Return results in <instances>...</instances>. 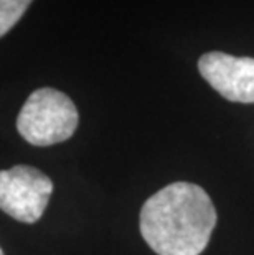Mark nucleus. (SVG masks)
Returning a JSON list of instances; mask_svg holds the SVG:
<instances>
[{"label": "nucleus", "mask_w": 254, "mask_h": 255, "mask_svg": "<svg viewBox=\"0 0 254 255\" xmlns=\"http://www.w3.org/2000/svg\"><path fill=\"white\" fill-rule=\"evenodd\" d=\"M216 226V211L203 188L177 181L140 209V234L159 255H200Z\"/></svg>", "instance_id": "nucleus-1"}, {"label": "nucleus", "mask_w": 254, "mask_h": 255, "mask_svg": "<svg viewBox=\"0 0 254 255\" xmlns=\"http://www.w3.org/2000/svg\"><path fill=\"white\" fill-rule=\"evenodd\" d=\"M79 116L74 102L61 91L41 88L31 92L17 117V130L26 142L48 146L74 133Z\"/></svg>", "instance_id": "nucleus-2"}, {"label": "nucleus", "mask_w": 254, "mask_h": 255, "mask_svg": "<svg viewBox=\"0 0 254 255\" xmlns=\"http://www.w3.org/2000/svg\"><path fill=\"white\" fill-rule=\"evenodd\" d=\"M53 193V181L33 166L0 171V209L20 222L38 221Z\"/></svg>", "instance_id": "nucleus-3"}, {"label": "nucleus", "mask_w": 254, "mask_h": 255, "mask_svg": "<svg viewBox=\"0 0 254 255\" xmlns=\"http://www.w3.org/2000/svg\"><path fill=\"white\" fill-rule=\"evenodd\" d=\"M198 71L225 99L254 102V58H236L212 51L198 59Z\"/></svg>", "instance_id": "nucleus-4"}, {"label": "nucleus", "mask_w": 254, "mask_h": 255, "mask_svg": "<svg viewBox=\"0 0 254 255\" xmlns=\"http://www.w3.org/2000/svg\"><path fill=\"white\" fill-rule=\"evenodd\" d=\"M31 0H0V38L17 25Z\"/></svg>", "instance_id": "nucleus-5"}, {"label": "nucleus", "mask_w": 254, "mask_h": 255, "mask_svg": "<svg viewBox=\"0 0 254 255\" xmlns=\"http://www.w3.org/2000/svg\"><path fill=\"white\" fill-rule=\"evenodd\" d=\"M0 255H3V252H2V249H0Z\"/></svg>", "instance_id": "nucleus-6"}]
</instances>
